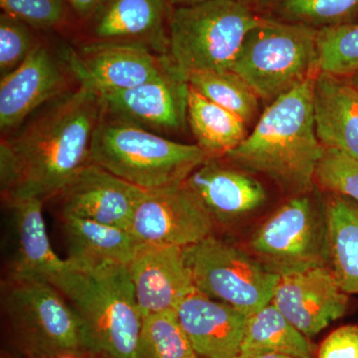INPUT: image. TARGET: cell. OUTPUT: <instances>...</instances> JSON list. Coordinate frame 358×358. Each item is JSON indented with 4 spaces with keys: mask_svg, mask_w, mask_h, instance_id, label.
<instances>
[{
    "mask_svg": "<svg viewBox=\"0 0 358 358\" xmlns=\"http://www.w3.org/2000/svg\"><path fill=\"white\" fill-rule=\"evenodd\" d=\"M103 115L100 96L79 86L47 105L10 136L6 148L16 167V185L8 196L43 200L57 196L91 162L94 134Z\"/></svg>",
    "mask_w": 358,
    "mask_h": 358,
    "instance_id": "obj_1",
    "label": "cell"
},
{
    "mask_svg": "<svg viewBox=\"0 0 358 358\" xmlns=\"http://www.w3.org/2000/svg\"><path fill=\"white\" fill-rule=\"evenodd\" d=\"M315 76L268 103L253 131L224 155L238 169L270 178L292 196L315 187L324 152L313 117Z\"/></svg>",
    "mask_w": 358,
    "mask_h": 358,
    "instance_id": "obj_2",
    "label": "cell"
},
{
    "mask_svg": "<svg viewBox=\"0 0 358 358\" xmlns=\"http://www.w3.org/2000/svg\"><path fill=\"white\" fill-rule=\"evenodd\" d=\"M54 286L81 320L92 355L136 358L143 315L128 265L103 264L79 268L68 263Z\"/></svg>",
    "mask_w": 358,
    "mask_h": 358,
    "instance_id": "obj_3",
    "label": "cell"
},
{
    "mask_svg": "<svg viewBox=\"0 0 358 358\" xmlns=\"http://www.w3.org/2000/svg\"><path fill=\"white\" fill-rule=\"evenodd\" d=\"M215 157L196 143H178L103 113L91 147V162L145 192L181 185Z\"/></svg>",
    "mask_w": 358,
    "mask_h": 358,
    "instance_id": "obj_4",
    "label": "cell"
},
{
    "mask_svg": "<svg viewBox=\"0 0 358 358\" xmlns=\"http://www.w3.org/2000/svg\"><path fill=\"white\" fill-rule=\"evenodd\" d=\"M261 21L245 0L173 7L167 56L187 81L192 73L230 70L247 34Z\"/></svg>",
    "mask_w": 358,
    "mask_h": 358,
    "instance_id": "obj_5",
    "label": "cell"
},
{
    "mask_svg": "<svg viewBox=\"0 0 358 358\" xmlns=\"http://www.w3.org/2000/svg\"><path fill=\"white\" fill-rule=\"evenodd\" d=\"M317 31L262 17L247 34L231 71L271 103L320 72Z\"/></svg>",
    "mask_w": 358,
    "mask_h": 358,
    "instance_id": "obj_6",
    "label": "cell"
},
{
    "mask_svg": "<svg viewBox=\"0 0 358 358\" xmlns=\"http://www.w3.org/2000/svg\"><path fill=\"white\" fill-rule=\"evenodd\" d=\"M2 305L9 326L29 358L89 352L81 320L55 286L37 280L6 279Z\"/></svg>",
    "mask_w": 358,
    "mask_h": 358,
    "instance_id": "obj_7",
    "label": "cell"
},
{
    "mask_svg": "<svg viewBox=\"0 0 358 358\" xmlns=\"http://www.w3.org/2000/svg\"><path fill=\"white\" fill-rule=\"evenodd\" d=\"M250 248L279 275L329 266L327 203L315 187L280 207L256 231Z\"/></svg>",
    "mask_w": 358,
    "mask_h": 358,
    "instance_id": "obj_8",
    "label": "cell"
},
{
    "mask_svg": "<svg viewBox=\"0 0 358 358\" xmlns=\"http://www.w3.org/2000/svg\"><path fill=\"white\" fill-rule=\"evenodd\" d=\"M195 289L247 317L272 301L279 275L255 256L219 238H205L185 248Z\"/></svg>",
    "mask_w": 358,
    "mask_h": 358,
    "instance_id": "obj_9",
    "label": "cell"
},
{
    "mask_svg": "<svg viewBox=\"0 0 358 358\" xmlns=\"http://www.w3.org/2000/svg\"><path fill=\"white\" fill-rule=\"evenodd\" d=\"M79 86L98 95L134 88L160 76L171 65L167 55H159L138 45L87 41L65 47L61 54Z\"/></svg>",
    "mask_w": 358,
    "mask_h": 358,
    "instance_id": "obj_10",
    "label": "cell"
},
{
    "mask_svg": "<svg viewBox=\"0 0 358 358\" xmlns=\"http://www.w3.org/2000/svg\"><path fill=\"white\" fill-rule=\"evenodd\" d=\"M215 220L185 181L141 199L129 232L140 243L192 246L211 236Z\"/></svg>",
    "mask_w": 358,
    "mask_h": 358,
    "instance_id": "obj_11",
    "label": "cell"
},
{
    "mask_svg": "<svg viewBox=\"0 0 358 358\" xmlns=\"http://www.w3.org/2000/svg\"><path fill=\"white\" fill-rule=\"evenodd\" d=\"M189 84L171 62L147 83L100 96L103 113L154 133H178L187 124Z\"/></svg>",
    "mask_w": 358,
    "mask_h": 358,
    "instance_id": "obj_12",
    "label": "cell"
},
{
    "mask_svg": "<svg viewBox=\"0 0 358 358\" xmlns=\"http://www.w3.org/2000/svg\"><path fill=\"white\" fill-rule=\"evenodd\" d=\"M71 79L62 59L40 42L20 67L0 80L1 133L20 129L35 110L71 91Z\"/></svg>",
    "mask_w": 358,
    "mask_h": 358,
    "instance_id": "obj_13",
    "label": "cell"
},
{
    "mask_svg": "<svg viewBox=\"0 0 358 358\" xmlns=\"http://www.w3.org/2000/svg\"><path fill=\"white\" fill-rule=\"evenodd\" d=\"M271 303L312 338L345 315L348 294L329 266H322L279 275Z\"/></svg>",
    "mask_w": 358,
    "mask_h": 358,
    "instance_id": "obj_14",
    "label": "cell"
},
{
    "mask_svg": "<svg viewBox=\"0 0 358 358\" xmlns=\"http://www.w3.org/2000/svg\"><path fill=\"white\" fill-rule=\"evenodd\" d=\"M107 169L90 162L59 193L62 214L129 230L145 194Z\"/></svg>",
    "mask_w": 358,
    "mask_h": 358,
    "instance_id": "obj_15",
    "label": "cell"
},
{
    "mask_svg": "<svg viewBox=\"0 0 358 358\" xmlns=\"http://www.w3.org/2000/svg\"><path fill=\"white\" fill-rule=\"evenodd\" d=\"M9 210L8 275L6 279L37 280L55 285L68 268L52 248L42 212L35 197L4 199Z\"/></svg>",
    "mask_w": 358,
    "mask_h": 358,
    "instance_id": "obj_16",
    "label": "cell"
},
{
    "mask_svg": "<svg viewBox=\"0 0 358 358\" xmlns=\"http://www.w3.org/2000/svg\"><path fill=\"white\" fill-rule=\"evenodd\" d=\"M128 268L143 317L176 312L195 289L185 248L180 247L138 243Z\"/></svg>",
    "mask_w": 358,
    "mask_h": 358,
    "instance_id": "obj_17",
    "label": "cell"
},
{
    "mask_svg": "<svg viewBox=\"0 0 358 358\" xmlns=\"http://www.w3.org/2000/svg\"><path fill=\"white\" fill-rule=\"evenodd\" d=\"M171 10L167 0H106L86 23L89 41L138 45L167 55Z\"/></svg>",
    "mask_w": 358,
    "mask_h": 358,
    "instance_id": "obj_18",
    "label": "cell"
},
{
    "mask_svg": "<svg viewBox=\"0 0 358 358\" xmlns=\"http://www.w3.org/2000/svg\"><path fill=\"white\" fill-rule=\"evenodd\" d=\"M181 327L197 357L237 358L247 315L195 289L176 308Z\"/></svg>",
    "mask_w": 358,
    "mask_h": 358,
    "instance_id": "obj_19",
    "label": "cell"
},
{
    "mask_svg": "<svg viewBox=\"0 0 358 358\" xmlns=\"http://www.w3.org/2000/svg\"><path fill=\"white\" fill-rule=\"evenodd\" d=\"M207 160L185 183L201 200L215 222L227 223L257 210L265 203L263 185L249 173L219 162Z\"/></svg>",
    "mask_w": 358,
    "mask_h": 358,
    "instance_id": "obj_20",
    "label": "cell"
},
{
    "mask_svg": "<svg viewBox=\"0 0 358 358\" xmlns=\"http://www.w3.org/2000/svg\"><path fill=\"white\" fill-rule=\"evenodd\" d=\"M313 106L322 147L358 160V90L350 77L320 71L313 83Z\"/></svg>",
    "mask_w": 358,
    "mask_h": 358,
    "instance_id": "obj_21",
    "label": "cell"
},
{
    "mask_svg": "<svg viewBox=\"0 0 358 358\" xmlns=\"http://www.w3.org/2000/svg\"><path fill=\"white\" fill-rule=\"evenodd\" d=\"M62 220L67 241L66 260L75 268L128 265L140 243L129 230L122 228L69 214H62Z\"/></svg>",
    "mask_w": 358,
    "mask_h": 358,
    "instance_id": "obj_22",
    "label": "cell"
},
{
    "mask_svg": "<svg viewBox=\"0 0 358 358\" xmlns=\"http://www.w3.org/2000/svg\"><path fill=\"white\" fill-rule=\"evenodd\" d=\"M187 124L193 136L205 152L216 157H224L248 136L246 122L205 98L189 86Z\"/></svg>",
    "mask_w": 358,
    "mask_h": 358,
    "instance_id": "obj_23",
    "label": "cell"
},
{
    "mask_svg": "<svg viewBox=\"0 0 358 358\" xmlns=\"http://www.w3.org/2000/svg\"><path fill=\"white\" fill-rule=\"evenodd\" d=\"M329 268L341 289L358 294V209L345 197L334 194L327 203Z\"/></svg>",
    "mask_w": 358,
    "mask_h": 358,
    "instance_id": "obj_24",
    "label": "cell"
},
{
    "mask_svg": "<svg viewBox=\"0 0 358 358\" xmlns=\"http://www.w3.org/2000/svg\"><path fill=\"white\" fill-rule=\"evenodd\" d=\"M240 353H281L313 358L310 338L272 303L247 317Z\"/></svg>",
    "mask_w": 358,
    "mask_h": 358,
    "instance_id": "obj_25",
    "label": "cell"
},
{
    "mask_svg": "<svg viewBox=\"0 0 358 358\" xmlns=\"http://www.w3.org/2000/svg\"><path fill=\"white\" fill-rule=\"evenodd\" d=\"M266 20L307 26L315 30L352 22L358 0H248Z\"/></svg>",
    "mask_w": 358,
    "mask_h": 358,
    "instance_id": "obj_26",
    "label": "cell"
},
{
    "mask_svg": "<svg viewBox=\"0 0 358 358\" xmlns=\"http://www.w3.org/2000/svg\"><path fill=\"white\" fill-rule=\"evenodd\" d=\"M188 84L211 102L251 122L258 114L260 98L231 70L200 71L188 76Z\"/></svg>",
    "mask_w": 358,
    "mask_h": 358,
    "instance_id": "obj_27",
    "label": "cell"
},
{
    "mask_svg": "<svg viewBox=\"0 0 358 358\" xmlns=\"http://www.w3.org/2000/svg\"><path fill=\"white\" fill-rule=\"evenodd\" d=\"M176 312L143 317L136 358H196Z\"/></svg>",
    "mask_w": 358,
    "mask_h": 358,
    "instance_id": "obj_28",
    "label": "cell"
},
{
    "mask_svg": "<svg viewBox=\"0 0 358 358\" xmlns=\"http://www.w3.org/2000/svg\"><path fill=\"white\" fill-rule=\"evenodd\" d=\"M319 69L350 77L358 71V23H348L317 31Z\"/></svg>",
    "mask_w": 358,
    "mask_h": 358,
    "instance_id": "obj_29",
    "label": "cell"
},
{
    "mask_svg": "<svg viewBox=\"0 0 358 358\" xmlns=\"http://www.w3.org/2000/svg\"><path fill=\"white\" fill-rule=\"evenodd\" d=\"M315 183L333 194L358 202V160L324 148L315 171Z\"/></svg>",
    "mask_w": 358,
    "mask_h": 358,
    "instance_id": "obj_30",
    "label": "cell"
},
{
    "mask_svg": "<svg viewBox=\"0 0 358 358\" xmlns=\"http://www.w3.org/2000/svg\"><path fill=\"white\" fill-rule=\"evenodd\" d=\"M33 29L17 18L0 15V75L6 76L20 67L40 43Z\"/></svg>",
    "mask_w": 358,
    "mask_h": 358,
    "instance_id": "obj_31",
    "label": "cell"
},
{
    "mask_svg": "<svg viewBox=\"0 0 358 358\" xmlns=\"http://www.w3.org/2000/svg\"><path fill=\"white\" fill-rule=\"evenodd\" d=\"M2 13L17 18L34 30L49 31L67 21L66 0H0Z\"/></svg>",
    "mask_w": 358,
    "mask_h": 358,
    "instance_id": "obj_32",
    "label": "cell"
},
{
    "mask_svg": "<svg viewBox=\"0 0 358 358\" xmlns=\"http://www.w3.org/2000/svg\"><path fill=\"white\" fill-rule=\"evenodd\" d=\"M317 358H358V326L338 327L322 341Z\"/></svg>",
    "mask_w": 358,
    "mask_h": 358,
    "instance_id": "obj_33",
    "label": "cell"
},
{
    "mask_svg": "<svg viewBox=\"0 0 358 358\" xmlns=\"http://www.w3.org/2000/svg\"><path fill=\"white\" fill-rule=\"evenodd\" d=\"M66 2L78 20L88 23L106 0H66Z\"/></svg>",
    "mask_w": 358,
    "mask_h": 358,
    "instance_id": "obj_34",
    "label": "cell"
},
{
    "mask_svg": "<svg viewBox=\"0 0 358 358\" xmlns=\"http://www.w3.org/2000/svg\"><path fill=\"white\" fill-rule=\"evenodd\" d=\"M237 358H305L281 353H240Z\"/></svg>",
    "mask_w": 358,
    "mask_h": 358,
    "instance_id": "obj_35",
    "label": "cell"
},
{
    "mask_svg": "<svg viewBox=\"0 0 358 358\" xmlns=\"http://www.w3.org/2000/svg\"><path fill=\"white\" fill-rule=\"evenodd\" d=\"M202 1H206V0H167V2L173 7L190 6V4L199 3ZM245 1H248V0H245Z\"/></svg>",
    "mask_w": 358,
    "mask_h": 358,
    "instance_id": "obj_36",
    "label": "cell"
},
{
    "mask_svg": "<svg viewBox=\"0 0 358 358\" xmlns=\"http://www.w3.org/2000/svg\"><path fill=\"white\" fill-rule=\"evenodd\" d=\"M350 81H352L353 86L358 90V71L357 72H355V74L352 75V76L350 77Z\"/></svg>",
    "mask_w": 358,
    "mask_h": 358,
    "instance_id": "obj_37",
    "label": "cell"
},
{
    "mask_svg": "<svg viewBox=\"0 0 358 358\" xmlns=\"http://www.w3.org/2000/svg\"><path fill=\"white\" fill-rule=\"evenodd\" d=\"M196 358H201V357H196Z\"/></svg>",
    "mask_w": 358,
    "mask_h": 358,
    "instance_id": "obj_38",
    "label": "cell"
},
{
    "mask_svg": "<svg viewBox=\"0 0 358 358\" xmlns=\"http://www.w3.org/2000/svg\"><path fill=\"white\" fill-rule=\"evenodd\" d=\"M357 209H358V207H357Z\"/></svg>",
    "mask_w": 358,
    "mask_h": 358,
    "instance_id": "obj_39",
    "label": "cell"
},
{
    "mask_svg": "<svg viewBox=\"0 0 358 358\" xmlns=\"http://www.w3.org/2000/svg\"><path fill=\"white\" fill-rule=\"evenodd\" d=\"M42 358H43V357H42Z\"/></svg>",
    "mask_w": 358,
    "mask_h": 358,
    "instance_id": "obj_40",
    "label": "cell"
}]
</instances>
